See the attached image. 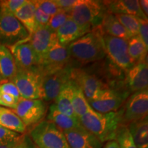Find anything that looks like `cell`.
I'll list each match as a JSON object with an SVG mask.
<instances>
[{
  "mask_svg": "<svg viewBox=\"0 0 148 148\" xmlns=\"http://www.w3.org/2000/svg\"><path fill=\"white\" fill-rule=\"evenodd\" d=\"M123 107L115 112L99 113L92 109L79 118L82 126L101 143L115 140L116 132L122 124Z\"/></svg>",
  "mask_w": 148,
  "mask_h": 148,
  "instance_id": "6da1fadb",
  "label": "cell"
},
{
  "mask_svg": "<svg viewBox=\"0 0 148 148\" xmlns=\"http://www.w3.org/2000/svg\"><path fill=\"white\" fill-rule=\"evenodd\" d=\"M107 13L108 10L103 1L77 0L69 14L79 26L89 32L100 27Z\"/></svg>",
  "mask_w": 148,
  "mask_h": 148,
  "instance_id": "3957f363",
  "label": "cell"
},
{
  "mask_svg": "<svg viewBox=\"0 0 148 148\" xmlns=\"http://www.w3.org/2000/svg\"><path fill=\"white\" fill-rule=\"evenodd\" d=\"M17 71L15 61L10 49L0 44V74L3 81L13 78Z\"/></svg>",
  "mask_w": 148,
  "mask_h": 148,
  "instance_id": "603a6c76",
  "label": "cell"
},
{
  "mask_svg": "<svg viewBox=\"0 0 148 148\" xmlns=\"http://www.w3.org/2000/svg\"><path fill=\"white\" fill-rule=\"evenodd\" d=\"M13 110L27 127L34 126L42 121L47 113V106L45 101L40 99L21 98Z\"/></svg>",
  "mask_w": 148,
  "mask_h": 148,
  "instance_id": "30bf717a",
  "label": "cell"
},
{
  "mask_svg": "<svg viewBox=\"0 0 148 148\" xmlns=\"http://www.w3.org/2000/svg\"><path fill=\"white\" fill-rule=\"evenodd\" d=\"M18 148H36L27 135L23 134Z\"/></svg>",
  "mask_w": 148,
  "mask_h": 148,
  "instance_id": "ab89813d",
  "label": "cell"
},
{
  "mask_svg": "<svg viewBox=\"0 0 148 148\" xmlns=\"http://www.w3.org/2000/svg\"><path fill=\"white\" fill-rule=\"evenodd\" d=\"M103 148H119V146L117 142L115 140H113L107 142Z\"/></svg>",
  "mask_w": 148,
  "mask_h": 148,
  "instance_id": "7bdbcfd3",
  "label": "cell"
},
{
  "mask_svg": "<svg viewBox=\"0 0 148 148\" xmlns=\"http://www.w3.org/2000/svg\"><path fill=\"white\" fill-rule=\"evenodd\" d=\"M0 125L21 134H24L27 128L12 109L1 106Z\"/></svg>",
  "mask_w": 148,
  "mask_h": 148,
  "instance_id": "d4e9b609",
  "label": "cell"
},
{
  "mask_svg": "<svg viewBox=\"0 0 148 148\" xmlns=\"http://www.w3.org/2000/svg\"><path fill=\"white\" fill-rule=\"evenodd\" d=\"M148 90L135 92L127 97L123 107L122 124L127 125L133 121L147 117Z\"/></svg>",
  "mask_w": 148,
  "mask_h": 148,
  "instance_id": "8fae6325",
  "label": "cell"
},
{
  "mask_svg": "<svg viewBox=\"0 0 148 148\" xmlns=\"http://www.w3.org/2000/svg\"><path fill=\"white\" fill-rule=\"evenodd\" d=\"M8 48L13 56L17 70L29 69L39 66V59L29 40Z\"/></svg>",
  "mask_w": 148,
  "mask_h": 148,
  "instance_id": "2e32d148",
  "label": "cell"
},
{
  "mask_svg": "<svg viewBox=\"0 0 148 148\" xmlns=\"http://www.w3.org/2000/svg\"><path fill=\"white\" fill-rule=\"evenodd\" d=\"M35 9L36 5L34 1L27 0L26 3L14 15L26 29L29 36L37 28L35 20Z\"/></svg>",
  "mask_w": 148,
  "mask_h": 148,
  "instance_id": "7402d4cb",
  "label": "cell"
},
{
  "mask_svg": "<svg viewBox=\"0 0 148 148\" xmlns=\"http://www.w3.org/2000/svg\"><path fill=\"white\" fill-rule=\"evenodd\" d=\"M29 42L40 62L44 56L58 41L56 32L46 25L37 27L36 30L29 36Z\"/></svg>",
  "mask_w": 148,
  "mask_h": 148,
  "instance_id": "5bb4252c",
  "label": "cell"
},
{
  "mask_svg": "<svg viewBox=\"0 0 148 148\" xmlns=\"http://www.w3.org/2000/svg\"><path fill=\"white\" fill-rule=\"evenodd\" d=\"M70 18L69 14L65 11L60 10L58 13L51 16L47 26L54 32H56L62 26L67 19Z\"/></svg>",
  "mask_w": 148,
  "mask_h": 148,
  "instance_id": "1f68e13d",
  "label": "cell"
},
{
  "mask_svg": "<svg viewBox=\"0 0 148 148\" xmlns=\"http://www.w3.org/2000/svg\"><path fill=\"white\" fill-rule=\"evenodd\" d=\"M73 84V81L71 79L61 89L54 100V103L61 113L72 117H77L73 112L71 103Z\"/></svg>",
  "mask_w": 148,
  "mask_h": 148,
  "instance_id": "cb8c5ba5",
  "label": "cell"
},
{
  "mask_svg": "<svg viewBox=\"0 0 148 148\" xmlns=\"http://www.w3.org/2000/svg\"><path fill=\"white\" fill-rule=\"evenodd\" d=\"M3 82H4V81H3L2 77H1V74H0V83H3Z\"/></svg>",
  "mask_w": 148,
  "mask_h": 148,
  "instance_id": "ee69618b",
  "label": "cell"
},
{
  "mask_svg": "<svg viewBox=\"0 0 148 148\" xmlns=\"http://www.w3.org/2000/svg\"><path fill=\"white\" fill-rule=\"evenodd\" d=\"M56 32L59 43L64 47H67L70 43L78 39L88 32L79 26L70 17Z\"/></svg>",
  "mask_w": 148,
  "mask_h": 148,
  "instance_id": "d6986e66",
  "label": "cell"
},
{
  "mask_svg": "<svg viewBox=\"0 0 148 148\" xmlns=\"http://www.w3.org/2000/svg\"><path fill=\"white\" fill-rule=\"evenodd\" d=\"M0 92L12 95L15 99L19 101L21 99L18 88L12 82H5L0 84Z\"/></svg>",
  "mask_w": 148,
  "mask_h": 148,
  "instance_id": "e575fe53",
  "label": "cell"
},
{
  "mask_svg": "<svg viewBox=\"0 0 148 148\" xmlns=\"http://www.w3.org/2000/svg\"><path fill=\"white\" fill-rule=\"evenodd\" d=\"M23 135L0 125V145L18 141L22 138Z\"/></svg>",
  "mask_w": 148,
  "mask_h": 148,
  "instance_id": "836d02e7",
  "label": "cell"
},
{
  "mask_svg": "<svg viewBox=\"0 0 148 148\" xmlns=\"http://www.w3.org/2000/svg\"><path fill=\"white\" fill-rule=\"evenodd\" d=\"M124 84L130 92L147 90L148 66L147 60L138 62L125 71Z\"/></svg>",
  "mask_w": 148,
  "mask_h": 148,
  "instance_id": "9a60e30c",
  "label": "cell"
},
{
  "mask_svg": "<svg viewBox=\"0 0 148 148\" xmlns=\"http://www.w3.org/2000/svg\"><path fill=\"white\" fill-rule=\"evenodd\" d=\"M70 148H101L102 143L82 126L63 131Z\"/></svg>",
  "mask_w": 148,
  "mask_h": 148,
  "instance_id": "e0dca14e",
  "label": "cell"
},
{
  "mask_svg": "<svg viewBox=\"0 0 148 148\" xmlns=\"http://www.w3.org/2000/svg\"><path fill=\"white\" fill-rule=\"evenodd\" d=\"M27 0H5L0 1V11L14 15L26 3Z\"/></svg>",
  "mask_w": 148,
  "mask_h": 148,
  "instance_id": "4dcf8cb0",
  "label": "cell"
},
{
  "mask_svg": "<svg viewBox=\"0 0 148 148\" xmlns=\"http://www.w3.org/2000/svg\"><path fill=\"white\" fill-rule=\"evenodd\" d=\"M0 98H1V106L5 107L14 110L16 107L18 100L15 99L12 95L0 92Z\"/></svg>",
  "mask_w": 148,
  "mask_h": 148,
  "instance_id": "8d00e7d4",
  "label": "cell"
},
{
  "mask_svg": "<svg viewBox=\"0 0 148 148\" xmlns=\"http://www.w3.org/2000/svg\"><path fill=\"white\" fill-rule=\"evenodd\" d=\"M47 120L52 122L61 130H70L82 127L77 117H72L61 113L53 103L49 108L47 116Z\"/></svg>",
  "mask_w": 148,
  "mask_h": 148,
  "instance_id": "ffe728a7",
  "label": "cell"
},
{
  "mask_svg": "<svg viewBox=\"0 0 148 148\" xmlns=\"http://www.w3.org/2000/svg\"><path fill=\"white\" fill-rule=\"evenodd\" d=\"M77 0H54V2L61 10L69 13L71 9L77 3Z\"/></svg>",
  "mask_w": 148,
  "mask_h": 148,
  "instance_id": "f35d334b",
  "label": "cell"
},
{
  "mask_svg": "<svg viewBox=\"0 0 148 148\" xmlns=\"http://www.w3.org/2000/svg\"><path fill=\"white\" fill-rule=\"evenodd\" d=\"M51 16L48 15L43 11L38 8L36 6L35 9V20H36V23L38 27L46 26L49 23V19H50Z\"/></svg>",
  "mask_w": 148,
  "mask_h": 148,
  "instance_id": "74e56055",
  "label": "cell"
},
{
  "mask_svg": "<svg viewBox=\"0 0 148 148\" xmlns=\"http://www.w3.org/2000/svg\"><path fill=\"white\" fill-rule=\"evenodd\" d=\"M115 140L119 148H137L126 125L121 124L117 130Z\"/></svg>",
  "mask_w": 148,
  "mask_h": 148,
  "instance_id": "f1b7e54d",
  "label": "cell"
},
{
  "mask_svg": "<svg viewBox=\"0 0 148 148\" xmlns=\"http://www.w3.org/2000/svg\"><path fill=\"white\" fill-rule=\"evenodd\" d=\"M99 28L102 34L125 40H128L132 37L119 23L115 15L108 12L105 15Z\"/></svg>",
  "mask_w": 148,
  "mask_h": 148,
  "instance_id": "44dd1931",
  "label": "cell"
},
{
  "mask_svg": "<svg viewBox=\"0 0 148 148\" xmlns=\"http://www.w3.org/2000/svg\"><path fill=\"white\" fill-rule=\"evenodd\" d=\"M71 79L80 86L87 101L95 99L101 92L110 88L101 75L73 66L71 69Z\"/></svg>",
  "mask_w": 148,
  "mask_h": 148,
  "instance_id": "8992f818",
  "label": "cell"
},
{
  "mask_svg": "<svg viewBox=\"0 0 148 148\" xmlns=\"http://www.w3.org/2000/svg\"><path fill=\"white\" fill-rule=\"evenodd\" d=\"M108 13L116 14H130L138 18H147L140 10L137 0H113L103 1Z\"/></svg>",
  "mask_w": 148,
  "mask_h": 148,
  "instance_id": "ac0fdd59",
  "label": "cell"
},
{
  "mask_svg": "<svg viewBox=\"0 0 148 148\" xmlns=\"http://www.w3.org/2000/svg\"><path fill=\"white\" fill-rule=\"evenodd\" d=\"M106 56L112 64L126 71L134 65L128 52L127 40L101 33Z\"/></svg>",
  "mask_w": 148,
  "mask_h": 148,
  "instance_id": "52a82bcc",
  "label": "cell"
},
{
  "mask_svg": "<svg viewBox=\"0 0 148 148\" xmlns=\"http://www.w3.org/2000/svg\"><path fill=\"white\" fill-rule=\"evenodd\" d=\"M128 52L134 64L138 62L147 60V48H146L143 42L139 36H132L127 40Z\"/></svg>",
  "mask_w": 148,
  "mask_h": 148,
  "instance_id": "83f0119b",
  "label": "cell"
},
{
  "mask_svg": "<svg viewBox=\"0 0 148 148\" xmlns=\"http://www.w3.org/2000/svg\"><path fill=\"white\" fill-rule=\"evenodd\" d=\"M71 103L74 113L78 119L84 115V114H86L90 109H91V107L90 106L87 99L85 97L82 89L74 81L73 84Z\"/></svg>",
  "mask_w": 148,
  "mask_h": 148,
  "instance_id": "4316f807",
  "label": "cell"
},
{
  "mask_svg": "<svg viewBox=\"0 0 148 148\" xmlns=\"http://www.w3.org/2000/svg\"><path fill=\"white\" fill-rule=\"evenodd\" d=\"M127 126L137 148H148L147 117L133 121Z\"/></svg>",
  "mask_w": 148,
  "mask_h": 148,
  "instance_id": "484cf974",
  "label": "cell"
},
{
  "mask_svg": "<svg viewBox=\"0 0 148 148\" xmlns=\"http://www.w3.org/2000/svg\"><path fill=\"white\" fill-rule=\"evenodd\" d=\"M34 2L36 7L49 16L58 13L61 10L54 2V0H38Z\"/></svg>",
  "mask_w": 148,
  "mask_h": 148,
  "instance_id": "d6a6232c",
  "label": "cell"
},
{
  "mask_svg": "<svg viewBox=\"0 0 148 148\" xmlns=\"http://www.w3.org/2000/svg\"><path fill=\"white\" fill-rule=\"evenodd\" d=\"M138 36L148 49V20L147 18H138Z\"/></svg>",
  "mask_w": 148,
  "mask_h": 148,
  "instance_id": "d590c367",
  "label": "cell"
},
{
  "mask_svg": "<svg viewBox=\"0 0 148 148\" xmlns=\"http://www.w3.org/2000/svg\"><path fill=\"white\" fill-rule=\"evenodd\" d=\"M29 38L28 32L15 16L0 11V44L10 47Z\"/></svg>",
  "mask_w": 148,
  "mask_h": 148,
  "instance_id": "ba28073f",
  "label": "cell"
},
{
  "mask_svg": "<svg viewBox=\"0 0 148 148\" xmlns=\"http://www.w3.org/2000/svg\"><path fill=\"white\" fill-rule=\"evenodd\" d=\"M125 86L110 87L104 90L92 100L88 101L92 110L99 113L115 112L123 106L129 97Z\"/></svg>",
  "mask_w": 148,
  "mask_h": 148,
  "instance_id": "9c48e42d",
  "label": "cell"
},
{
  "mask_svg": "<svg viewBox=\"0 0 148 148\" xmlns=\"http://www.w3.org/2000/svg\"><path fill=\"white\" fill-rule=\"evenodd\" d=\"M29 137L36 148H70L63 131L47 120L34 125Z\"/></svg>",
  "mask_w": 148,
  "mask_h": 148,
  "instance_id": "277c9868",
  "label": "cell"
},
{
  "mask_svg": "<svg viewBox=\"0 0 148 148\" xmlns=\"http://www.w3.org/2000/svg\"><path fill=\"white\" fill-rule=\"evenodd\" d=\"M0 106H1V98H0Z\"/></svg>",
  "mask_w": 148,
  "mask_h": 148,
  "instance_id": "f6af8a7d",
  "label": "cell"
},
{
  "mask_svg": "<svg viewBox=\"0 0 148 148\" xmlns=\"http://www.w3.org/2000/svg\"><path fill=\"white\" fill-rule=\"evenodd\" d=\"M42 74L38 66L29 69L17 70L12 82L18 88L22 99H41Z\"/></svg>",
  "mask_w": 148,
  "mask_h": 148,
  "instance_id": "5b68a950",
  "label": "cell"
},
{
  "mask_svg": "<svg viewBox=\"0 0 148 148\" xmlns=\"http://www.w3.org/2000/svg\"><path fill=\"white\" fill-rule=\"evenodd\" d=\"M22 137H23V136H22ZM21 138L19 140H18V141L12 142V143L5 144V145H0V148H18V145H19Z\"/></svg>",
  "mask_w": 148,
  "mask_h": 148,
  "instance_id": "b9f144b4",
  "label": "cell"
},
{
  "mask_svg": "<svg viewBox=\"0 0 148 148\" xmlns=\"http://www.w3.org/2000/svg\"><path fill=\"white\" fill-rule=\"evenodd\" d=\"M70 60L79 65L103 60L106 57L101 32L99 27L92 29L67 46Z\"/></svg>",
  "mask_w": 148,
  "mask_h": 148,
  "instance_id": "7a4b0ae2",
  "label": "cell"
},
{
  "mask_svg": "<svg viewBox=\"0 0 148 148\" xmlns=\"http://www.w3.org/2000/svg\"><path fill=\"white\" fill-rule=\"evenodd\" d=\"M116 18L132 36L138 35V17L130 14H116Z\"/></svg>",
  "mask_w": 148,
  "mask_h": 148,
  "instance_id": "f546056e",
  "label": "cell"
},
{
  "mask_svg": "<svg viewBox=\"0 0 148 148\" xmlns=\"http://www.w3.org/2000/svg\"><path fill=\"white\" fill-rule=\"evenodd\" d=\"M71 64L53 73L43 75L41 86V99L54 101L63 86L71 79Z\"/></svg>",
  "mask_w": 148,
  "mask_h": 148,
  "instance_id": "7c38bea8",
  "label": "cell"
},
{
  "mask_svg": "<svg viewBox=\"0 0 148 148\" xmlns=\"http://www.w3.org/2000/svg\"><path fill=\"white\" fill-rule=\"evenodd\" d=\"M70 57L67 47L58 42L40 61L38 67L43 75L53 73L69 65Z\"/></svg>",
  "mask_w": 148,
  "mask_h": 148,
  "instance_id": "4fadbf2b",
  "label": "cell"
},
{
  "mask_svg": "<svg viewBox=\"0 0 148 148\" xmlns=\"http://www.w3.org/2000/svg\"><path fill=\"white\" fill-rule=\"evenodd\" d=\"M138 3H139V6L142 12L145 14V16L148 15V1L147 0H140L138 1Z\"/></svg>",
  "mask_w": 148,
  "mask_h": 148,
  "instance_id": "60d3db41",
  "label": "cell"
}]
</instances>
